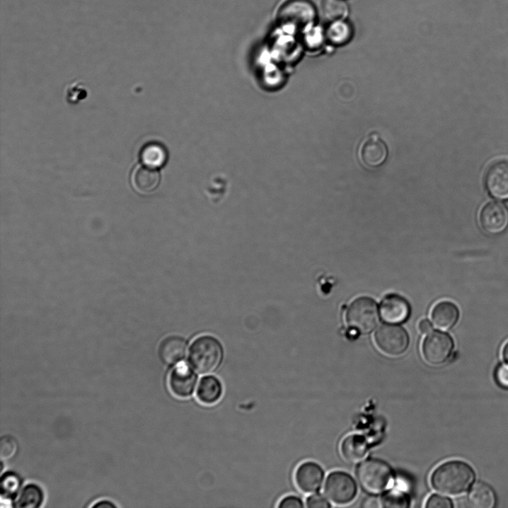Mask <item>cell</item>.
Returning a JSON list of instances; mask_svg holds the SVG:
<instances>
[{"instance_id": "obj_1", "label": "cell", "mask_w": 508, "mask_h": 508, "mask_svg": "<svg viewBox=\"0 0 508 508\" xmlns=\"http://www.w3.org/2000/svg\"><path fill=\"white\" fill-rule=\"evenodd\" d=\"M476 474L469 463L462 461H446L434 471L431 475L432 487L448 496H459L474 484Z\"/></svg>"}, {"instance_id": "obj_2", "label": "cell", "mask_w": 508, "mask_h": 508, "mask_svg": "<svg viewBox=\"0 0 508 508\" xmlns=\"http://www.w3.org/2000/svg\"><path fill=\"white\" fill-rule=\"evenodd\" d=\"M224 358V350L221 343L213 337L203 336L192 343L188 362L200 374H207L219 369Z\"/></svg>"}, {"instance_id": "obj_3", "label": "cell", "mask_w": 508, "mask_h": 508, "mask_svg": "<svg viewBox=\"0 0 508 508\" xmlns=\"http://www.w3.org/2000/svg\"><path fill=\"white\" fill-rule=\"evenodd\" d=\"M357 474L362 487L371 495H380L386 491L394 480L393 471L388 464L375 458L362 462Z\"/></svg>"}, {"instance_id": "obj_4", "label": "cell", "mask_w": 508, "mask_h": 508, "mask_svg": "<svg viewBox=\"0 0 508 508\" xmlns=\"http://www.w3.org/2000/svg\"><path fill=\"white\" fill-rule=\"evenodd\" d=\"M379 306L369 297L356 299L346 313L348 326L364 335L371 333L379 325Z\"/></svg>"}, {"instance_id": "obj_5", "label": "cell", "mask_w": 508, "mask_h": 508, "mask_svg": "<svg viewBox=\"0 0 508 508\" xmlns=\"http://www.w3.org/2000/svg\"><path fill=\"white\" fill-rule=\"evenodd\" d=\"M375 343L380 350L389 356L397 357L408 351L410 346L408 333L396 325H386L375 333Z\"/></svg>"}, {"instance_id": "obj_6", "label": "cell", "mask_w": 508, "mask_h": 508, "mask_svg": "<svg viewBox=\"0 0 508 508\" xmlns=\"http://www.w3.org/2000/svg\"><path fill=\"white\" fill-rule=\"evenodd\" d=\"M454 347V341L451 336L443 332L434 331L423 342V357L428 364L441 366L451 357Z\"/></svg>"}, {"instance_id": "obj_7", "label": "cell", "mask_w": 508, "mask_h": 508, "mask_svg": "<svg viewBox=\"0 0 508 508\" xmlns=\"http://www.w3.org/2000/svg\"><path fill=\"white\" fill-rule=\"evenodd\" d=\"M325 493L329 500L337 504L352 502L357 495L354 478L344 472H333L327 478Z\"/></svg>"}, {"instance_id": "obj_8", "label": "cell", "mask_w": 508, "mask_h": 508, "mask_svg": "<svg viewBox=\"0 0 508 508\" xmlns=\"http://www.w3.org/2000/svg\"><path fill=\"white\" fill-rule=\"evenodd\" d=\"M316 11L306 0H290L279 11V21L284 25L307 28L313 24Z\"/></svg>"}, {"instance_id": "obj_9", "label": "cell", "mask_w": 508, "mask_h": 508, "mask_svg": "<svg viewBox=\"0 0 508 508\" xmlns=\"http://www.w3.org/2000/svg\"><path fill=\"white\" fill-rule=\"evenodd\" d=\"M191 366L181 364L174 368L168 379L171 393L176 398L187 399L195 393L198 376Z\"/></svg>"}, {"instance_id": "obj_10", "label": "cell", "mask_w": 508, "mask_h": 508, "mask_svg": "<svg viewBox=\"0 0 508 508\" xmlns=\"http://www.w3.org/2000/svg\"><path fill=\"white\" fill-rule=\"evenodd\" d=\"M478 220L489 235H499L508 226V209L500 202L491 201L481 209Z\"/></svg>"}, {"instance_id": "obj_11", "label": "cell", "mask_w": 508, "mask_h": 508, "mask_svg": "<svg viewBox=\"0 0 508 508\" xmlns=\"http://www.w3.org/2000/svg\"><path fill=\"white\" fill-rule=\"evenodd\" d=\"M358 156L362 165L369 168H376L385 163L388 157V149L380 137L371 135L360 144Z\"/></svg>"}, {"instance_id": "obj_12", "label": "cell", "mask_w": 508, "mask_h": 508, "mask_svg": "<svg viewBox=\"0 0 508 508\" xmlns=\"http://www.w3.org/2000/svg\"><path fill=\"white\" fill-rule=\"evenodd\" d=\"M324 478V471L319 464L306 461L300 464L296 469L295 483L301 492L313 493L321 488Z\"/></svg>"}, {"instance_id": "obj_13", "label": "cell", "mask_w": 508, "mask_h": 508, "mask_svg": "<svg viewBox=\"0 0 508 508\" xmlns=\"http://www.w3.org/2000/svg\"><path fill=\"white\" fill-rule=\"evenodd\" d=\"M411 313L410 304L397 294L386 296L381 304L380 314L383 321L391 325H399L408 321Z\"/></svg>"}, {"instance_id": "obj_14", "label": "cell", "mask_w": 508, "mask_h": 508, "mask_svg": "<svg viewBox=\"0 0 508 508\" xmlns=\"http://www.w3.org/2000/svg\"><path fill=\"white\" fill-rule=\"evenodd\" d=\"M485 185L493 197L508 200V162L492 164L486 173Z\"/></svg>"}, {"instance_id": "obj_15", "label": "cell", "mask_w": 508, "mask_h": 508, "mask_svg": "<svg viewBox=\"0 0 508 508\" xmlns=\"http://www.w3.org/2000/svg\"><path fill=\"white\" fill-rule=\"evenodd\" d=\"M187 352V341L179 336H170L164 339L159 345L158 354L165 365L176 366L186 357Z\"/></svg>"}, {"instance_id": "obj_16", "label": "cell", "mask_w": 508, "mask_h": 508, "mask_svg": "<svg viewBox=\"0 0 508 508\" xmlns=\"http://www.w3.org/2000/svg\"><path fill=\"white\" fill-rule=\"evenodd\" d=\"M460 312L451 301H443L434 306L432 311V321L435 327L441 330H449L458 322Z\"/></svg>"}, {"instance_id": "obj_17", "label": "cell", "mask_w": 508, "mask_h": 508, "mask_svg": "<svg viewBox=\"0 0 508 508\" xmlns=\"http://www.w3.org/2000/svg\"><path fill=\"white\" fill-rule=\"evenodd\" d=\"M224 395L221 381L215 376H203L197 389V398L200 403L212 405L219 403Z\"/></svg>"}, {"instance_id": "obj_18", "label": "cell", "mask_w": 508, "mask_h": 508, "mask_svg": "<svg viewBox=\"0 0 508 508\" xmlns=\"http://www.w3.org/2000/svg\"><path fill=\"white\" fill-rule=\"evenodd\" d=\"M132 182L137 192L149 194L156 190L161 183V175L156 169L138 166L132 173Z\"/></svg>"}, {"instance_id": "obj_19", "label": "cell", "mask_w": 508, "mask_h": 508, "mask_svg": "<svg viewBox=\"0 0 508 508\" xmlns=\"http://www.w3.org/2000/svg\"><path fill=\"white\" fill-rule=\"evenodd\" d=\"M340 451L346 461L355 463L366 456L369 446L364 437L358 434H351L342 441Z\"/></svg>"}, {"instance_id": "obj_20", "label": "cell", "mask_w": 508, "mask_h": 508, "mask_svg": "<svg viewBox=\"0 0 508 508\" xmlns=\"http://www.w3.org/2000/svg\"><path fill=\"white\" fill-rule=\"evenodd\" d=\"M167 152L158 143L144 145L140 153V159L145 167L152 169L162 168L167 161Z\"/></svg>"}, {"instance_id": "obj_21", "label": "cell", "mask_w": 508, "mask_h": 508, "mask_svg": "<svg viewBox=\"0 0 508 508\" xmlns=\"http://www.w3.org/2000/svg\"><path fill=\"white\" fill-rule=\"evenodd\" d=\"M45 492L35 484L25 485L19 492L13 507L18 508H38L45 502Z\"/></svg>"}, {"instance_id": "obj_22", "label": "cell", "mask_w": 508, "mask_h": 508, "mask_svg": "<svg viewBox=\"0 0 508 508\" xmlns=\"http://www.w3.org/2000/svg\"><path fill=\"white\" fill-rule=\"evenodd\" d=\"M468 500L471 506L475 508H492L496 505L497 497L490 486L478 483L471 490Z\"/></svg>"}, {"instance_id": "obj_23", "label": "cell", "mask_w": 508, "mask_h": 508, "mask_svg": "<svg viewBox=\"0 0 508 508\" xmlns=\"http://www.w3.org/2000/svg\"><path fill=\"white\" fill-rule=\"evenodd\" d=\"M347 13V6L343 0H323L321 16L329 23L341 21Z\"/></svg>"}, {"instance_id": "obj_24", "label": "cell", "mask_w": 508, "mask_h": 508, "mask_svg": "<svg viewBox=\"0 0 508 508\" xmlns=\"http://www.w3.org/2000/svg\"><path fill=\"white\" fill-rule=\"evenodd\" d=\"M22 486L21 477L16 473L8 472L1 477L0 490L1 497L6 500H12L18 497Z\"/></svg>"}, {"instance_id": "obj_25", "label": "cell", "mask_w": 508, "mask_h": 508, "mask_svg": "<svg viewBox=\"0 0 508 508\" xmlns=\"http://www.w3.org/2000/svg\"><path fill=\"white\" fill-rule=\"evenodd\" d=\"M352 34L351 25L342 21L332 23L327 32L328 39L335 45H343L350 40Z\"/></svg>"}, {"instance_id": "obj_26", "label": "cell", "mask_w": 508, "mask_h": 508, "mask_svg": "<svg viewBox=\"0 0 508 508\" xmlns=\"http://www.w3.org/2000/svg\"><path fill=\"white\" fill-rule=\"evenodd\" d=\"M410 500L402 491H391L382 499V507H408Z\"/></svg>"}, {"instance_id": "obj_27", "label": "cell", "mask_w": 508, "mask_h": 508, "mask_svg": "<svg viewBox=\"0 0 508 508\" xmlns=\"http://www.w3.org/2000/svg\"><path fill=\"white\" fill-rule=\"evenodd\" d=\"M18 442L16 439L10 435H4L0 439V459L3 462L9 461L18 452Z\"/></svg>"}, {"instance_id": "obj_28", "label": "cell", "mask_w": 508, "mask_h": 508, "mask_svg": "<svg viewBox=\"0 0 508 508\" xmlns=\"http://www.w3.org/2000/svg\"><path fill=\"white\" fill-rule=\"evenodd\" d=\"M454 506L451 499L439 495L431 496L425 505L428 508H452Z\"/></svg>"}, {"instance_id": "obj_29", "label": "cell", "mask_w": 508, "mask_h": 508, "mask_svg": "<svg viewBox=\"0 0 508 508\" xmlns=\"http://www.w3.org/2000/svg\"><path fill=\"white\" fill-rule=\"evenodd\" d=\"M306 505L308 507L311 508H328L331 507L328 501L319 495L309 497L306 501Z\"/></svg>"}, {"instance_id": "obj_30", "label": "cell", "mask_w": 508, "mask_h": 508, "mask_svg": "<svg viewBox=\"0 0 508 508\" xmlns=\"http://www.w3.org/2000/svg\"><path fill=\"white\" fill-rule=\"evenodd\" d=\"M280 508H301L304 507L302 500L296 496H288L283 498L278 505Z\"/></svg>"}, {"instance_id": "obj_31", "label": "cell", "mask_w": 508, "mask_h": 508, "mask_svg": "<svg viewBox=\"0 0 508 508\" xmlns=\"http://www.w3.org/2000/svg\"><path fill=\"white\" fill-rule=\"evenodd\" d=\"M497 383L502 388H508V365L500 366L495 374Z\"/></svg>"}, {"instance_id": "obj_32", "label": "cell", "mask_w": 508, "mask_h": 508, "mask_svg": "<svg viewBox=\"0 0 508 508\" xmlns=\"http://www.w3.org/2000/svg\"><path fill=\"white\" fill-rule=\"evenodd\" d=\"M418 329L422 333H428L432 330V324L428 319H422V321L419 323Z\"/></svg>"}, {"instance_id": "obj_33", "label": "cell", "mask_w": 508, "mask_h": 508, "mask_svg": "<svg viewBox=\"0 0 508 508\" xmlns=\"http://www.w3.org/2000/svg\"><path fill=\"white\" fill-rule=\"evenodd\" d=\"M117 506L108 500L100 501L93 505V508H115Z\"/></svg>"}, {"instance_id": "obj_34", "label": "cell", "mask_w": 508, "mask_h": 508, "mask_svg": "<svg viewBox=\"0 0 508 508\" xmlns=\"http://www.w3.org/2000/svg\"><path fill=\"white\" fill-rule=\"evenodd\" d=\"M364 507H381V501L380 502L379 500L376 499H369L366 504H364Z\"/></svg>"}, {"instance_id": "obj_35", "label": "cell", "mask_w": 508, "mask_h": 508, "mask_svg": "<svg viewBox=\"0 0 508 508\" xmlns=\"http://www.w3.org/2000/svg\"><path fill=\"white\" fill-rule=\"evenodd\" d=\"M502 355L504 362L508 365V342H507L502 347Z\"/></svg>"}]
</instances>
